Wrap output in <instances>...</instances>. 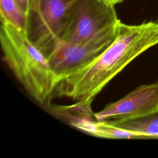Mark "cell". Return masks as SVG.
I'll return each instance as SVG.
<instances>
[{"label":"cell","instance_id":"6da1fadb","mask_svg":"<svg viewBox=\"0 0 158 158\" xmlns=\"http://www.w3.org/2000/svg\"><path fill=\"white\" fill-rule=\"evenodd\" d=\"M157 44V22L127 25L120 21L111 44L91 63L60 82L54 96H64L91 107L95 96L112 79L138 56Z\"/></svg>","mask_w":158,"mask_h":158},{"label":"cell","instance_id":"7a4b0ae2","mask_svg":"<svg viewBox=\"0 0 158 158\" xmlns=\"http://www.w3.org/2000/svg\"><path fill=\"white\" fill-rule=\"evenodd\" d=\"M0 41L3 60L26 91L44 104L57 86L55 75L45 55L30 40L27 33L1 22Z\"/></svg>","mask_w":158,"mask_h":158},{"label":"cell","instance_id":"3957f363","mask_svg":"<svg viewBox=\"0 0 158 158\" xmlns=\"http://www.w3.org/2000/svg\"><path fill=\"white\" fill-rule=\"evenodd\" d=\"M114 6L104 0H75L60 41L83 43L115 35L120 20Z\"/></svg>","mask_w":158,"mask_h":158},{"label":"cell","instance_id":"277c9868","mask_svg":"<svg viewBox=\"0 0 158 158\" xmlns=\"http://www.w3.org/2000/svg\"><path fill=\"white\" fill-rule=\"evenodd\" d=\"M75 0H30L26 33L48 58L60 42Z\"/></svg>","mask_w":158,"mask_h":158},{"label":"cell","instance_id":"5b68a950","mask_svg":"<svg viewBox=\"0 0 158 158\" xmlns=\"http://www.w3.org/2000/svg\"><path fill=\"white\" fill-rule=\"evenodd\" d=\"M116 34L83 43L60 41L47 58L57 85L66 77L91 63L111 44Z\"/></svg>","mask_w":158,"mask_h":158},{"label":"cell","instance_id":"8992f818","mask_svg":"<svg viewBox=\"0 0 158 158\" xmlns=\"http://www.w3.org/2000/svg\"><path fill=\"white\" fill-rule=\"evenodd\" d=\"M158 110V82L142 85L120 99L93 114L96 120L117 123L142 117Z\"/></svg>","mask_w":158,"mask_h":158},{"label":"cell","instance_id":"52a82bcc","mask_svg":"<svg viewBox=\"0 0 158 158\" xmlns=\"http://www.w3.org/2000/svg\"><path fill=\"white\" fill-rule=\"evenodd\" d=\"M73 127L90 135L106 139H152L151 136L121 128L106 121L93 120L87 117H78L70 122Z\"/></svg>","mask_w":158,"mask_h":158},{"label":"cell","instance_id":"ba28073f","mask_svg":"<svg viewBox=\"0 0 158 158\" xmlns=\"http://www.w3.org/2000/svg\"><path fill=\"white\" fill-rule=\"evenodd\" d=\"M109 123L127 130L148 135L152 139L158 138V110L142 117Z\"/></svg>","mask_w":158,"mask_h":158},{"label":"cell","instance_id":"9c48e42d","mask_svg":"<svg viewBox=\"0 0 158 158\" xmlns=\"http://www.w3.org/2000/svg\"><path fill=\"white\" fill-rule=\"evenodd\" d=\"M0 14L1 22L26 33V14L15 0H0Z\"/></svg>","mask_w":158,"mask_h":158},{"label":"cell","instance_id":"30bf717a","mask_svg":"<svg viewBox=\"0 0 158 158\" xmlns=\"http://www.w3.org/2000/svg\"><path fill=\"white\" fill-rule=\"evenodd\" d=\"M15 1L17 2V4L20 6V7L23 10V12L26 14L30 0H15Z\"/></svg>","mask_w":158,"mask_h":158},{"label":"cell","instance_id":"8fae6325","mask_svg":"<svg viewBox=\"0 0 158 158\" xmlns=\"http://www.w3.org/2000/svg\"><path fill=\"white\" fill-rule=\"evenodd\" d=\"M105 1H106L107 2L110 4H113V5H115L116 4L120 3L121 2H122L124 0H104Z\"/></svg>","mask_w":158,"mask_h":158}]
</instances>
